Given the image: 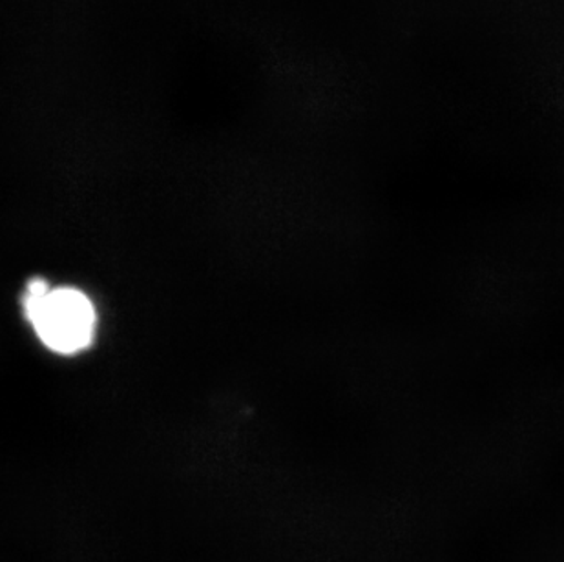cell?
Masks as SVG:
<instances>
[{
    "instance_id": "1",
    "label": "cell",
    "mask_w": 564,
    "mask_h": 562,
    "mask_svg": "<svg viewBox=\"0 0 564 562\" xmlns=\"http://www.w3.org/2000/svg\"><path fill=\"white\" fill-rule=\"evenodd\" d=\"M24 311L41 342L55 353L74 355L90 345L96 309L83 292L50 289L46 281L35 280L28 285Z\"/></svg>"
}]
</instances>
